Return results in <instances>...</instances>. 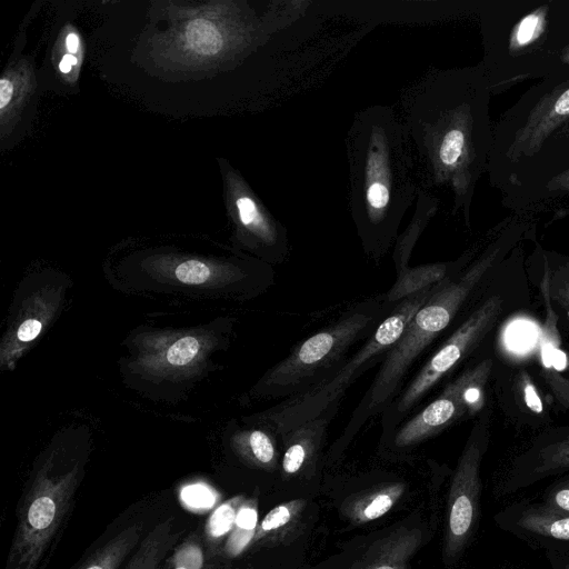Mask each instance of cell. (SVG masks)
<instances>
[{
	"mask_svg": "<svg viewBox=\"0 0 569 569\" xmlns=\"http://www.w3.org/2000/svg\"><path fill=\"white\" fill-rule=\"evenodd\" d=\"M66 47L69 53H76L79 49V37L71 32L66 37Z\"/></svg>",
	"mask_w": 569,
	"mask_h": 569,
	"instance_id": "836d02e7",
	"label": "cell"
},
{
	"mask_svg": "<svg viewBox=\"0 0 569 569\" xmlns=\"http://www.w3.org/2000/svg\"><path fill=\"white\" fill-rule=\"evenodd\" d=\"M74 64H77V58L71 53H66L59 63V69L61 72L68 73Z\"/></svg>",
	"mask_w": 569,
	"mask_h": 569,
	"instance_id": "d6a6232c",
	"label": "cell"
},
{
	"mask_svg": "<svg viewBox=\"0 0 569 569\" xmlns=\"http://www.w3.org/2000/svg\"><path fill=\"white\" fill-rule=\"evenodd\" d=\"M437 286L396 303L376 330L332 376L299 395L282 400L262 415V422L281 437L300 423L336 410L356 379L382 362Z\"/></svg>",
	"mask_w": 569,
	"mask_h": 569,
	"instance_id": "8992f818",
	"label": "cell"
},
{
	"mask_svg": "<svg viewBox=\"0 0 569 569\" xmlns=\"http://www.w3.org/2000/svg\"><path fill=\"white\" fill-rule=\"evenodd\" d=\"M199 341L191 336L177 340L167 351V360L173 366L189 363L199 351Z\"/></svg>",
	"mask_w": 569,
	"mask_h": 569,
	"instance_id": "484cf974",
	"label": "cell"
},
{
	"mask_svg": "<svg viewBox=\"0 0 569 569\" xmlns=\"http://www.w3.org/2000/svg\"><path fill=\"white\" fill-rule=\"evenodd\" d=\"M300 506L299 501H292L283 505H279L271 509L262 519L259 527H257L256 536L253 541L260 539L263 535L276 531L287 526L298 511Z\"/></svg>",
	"mask_w": 569,
	"mask_h": 569,
	"instance_id": "cb8c5ba5",
	"label": "cell"
},
{
	"mask_svg": "<svg viewBox=\"0 0 569 569\" xmlns=\"http://www.w3.org/2000/svg\"><path fill=\"white\" fill-rule=\"evenodd\" d=\"M42 325L36 319H28L19 327L17 336L20 341H31L41 331Z\"/></svg>",
	"mask_w": 569,
	"mask_h": 569,
	"instance_id": "f1b7e54d",
	"label": "cell"
},
{
	"mask_svg": "<svg viewBox=\"0 0 569 569\" xmlns=\"http://www.w3.org/2000/svg\"><path fill=\"white\" fill-rule=\"evenodd\" d=\"M178 535L172 532L171 519L158 523L140 542L124 569H159Z\"/></svg>",
	"mask_w": 569,
	"mask_h": 569,
	"instance_id": "5bb4252c",
	"label": "cell"
},
{
	"mask_svg": "<svg viewBox=\"0 0 569 569\" xmlns=\"http://www.w3.org/2000/svg\"><path fill=\"white\" fill-rule=\"evenodd\" d=\"M140 536L139 525L129 526L90 556L80 569H118L137 547Z\"/></svg>",
	"mask_w": 569,
	"mask_h": 569,
	"instance_id": "9a60e30c",
	"label": "cell"
},
{
	"mask_svg": "<svg viewBox=\"0 0 569 569\" xmlns=\"http://www.w3.org/2000/svg\"><path fill=\"white\" fill-rule=\"evenodd\" d=\"M451 263H428L413 268H407L397 274L396 281L390 289L383 293V299L389 305L413 296L422 290L432 288L456 271H451Z\"/></svg>",
	"mask_w": 569,
	"mask_h": 569,
	"instance_id": "4fadbf2b",
	"label": "cell"
},
{
	"mask_svg": "<svg viewBox=\"0 0 569 569\" xmlns=\"http://www.w3.org/2000/svg\"><path fill=\"white\" fill-rule=\"evenodd\" d=\"M403 492L402 485H392L372 492L353 508V517L360 521H371L387 513Z\"/></svg>",
	"mask_w": 569,
	"mask_h": 569,
	"instance_id": "ac0fdd59",
	"label": "cell"
},
{
	"mask_svg": "<svg viewBox=\"0 0 569 569\" xmlns=\"http://www.w3.org/2000/svg\"><path fill=\"white\" fill-rule=\"evenodd\" d=\"M545 274L541 281V292L545 302L546 316L538 333L537 357L542 378L557 401L569 408V379L563 371L568 369V360L561 351L560 333L558 331V315L551 303L550 276L547 259L545 260Z\"/></svg>",
	"mask_w": 569,
	"mask_h": 569,
	"instance_id": "7c38bea8",
	"label": "cell"
},
{
	"mask_svg": "<svg viewBox=\"0 0 569 569\" xmlns=\"http://www.w3.org/2000/svg\"><path fill=\"white\" fill-rule=\"evenodd\" d=\"M502 299L487 298L430 355L412 379L385 410L381 426L389 436L418 403L483 340L498 320Z\"/></svg>",
	"mask_w": 569,
	"mask_h": 569,
	"instance_id": "ba28073f",
	"label": "cell"
},
{
	"mask_svg": "<svg viewBox=\"0 0 569 569\" xmlns=\"http://www.w3.org/2000/svg\"><path fill=\"white\" fill-rule=\"evenodd\" d=\"M523 227L525 223H517L505 230L472 263L437 286L380 363L338 439V446L342 448L350 442L370 419L383 413L392 403L416 361L449 327L483 278L518 241L525 232Z\"/></svg>",
	"mask_w": 569,
	"mask_h": 569,
	"instance_id": "3957f363",
	"label": "cell"
},
{
	"mask_svg": "<svg viewBox=\"0 0 569 569\" xmlns=\"http://www.w3.org/2000/svg\"><path fill=\"white\" fill-rule=\"evenodd\" d=\"M468 417L462 400L459 378L446 388L415 416L402 421L388 437L396 449L415 447Z\"/></svg>",
	"mask_w": 569,
	"mask_h": 569,
	"instance_id": "8fae6325",
	"label": "cell"
},
{
	"mask_svg": "<svg viewBox=\"0 0 569 569\" xmlns=\"http://www.w3.org/2000/svg\"><path fill=\"white\" fill-rule=\"evenodd\" d=\"M213 27L203 20L191 22L186 33L191 48L198 52H217L220 49L221 39Z\"/></svg>",
	"mask_w": 569,
	"mask_h": 569,
	"instance_id": "7402d4cb",
	"label": "cell"
},
{
	"mask_svg": "<svg viewBox=\"0 0 569 569\" xmlns=\"http://www.w3.org/2000/svg\"><path fill=\"white\" fill-rule=\"evenodd\" d=\"M272 432L276 431H272L270 427L268 429H253L246 437L249 458L260 467L273 468L277 465V438L274 439Z\"/></svg>",
	"mask_w": 569,
	"mask_h": 569,
	"instance_id": "44dd1931",
	"label": "cell"
},
{
	"mask_svg": "<svg viewBox=\"0 0 569 569\" xmlns=\"http://www.w3.org/2000/svg\"><path fill=\"white\" fill-rule=\"evenodd\" d=\"M562 67L563 69H569V49L562 57Z\"/></svg>",
	"mask_w": 569,
	"mask_h": 569,
	"instance_id": "d590c367",
	"label": "cell"
},
{
	"mask_svg": "<svg viewBox=\"0 0 569 569\" xmlns=\"http://www.w3.org/2000/svg\"><path fill=\"white\" fill-rule=\"evenodd\" d=\"M417 530L392 535L379 545L378 552L366 569H405L406 561L419 543Z\"/></svg>",
	"mask_w": 569,
	"mask_h": 569,
	"instance_id": "2e32d148",
	"label": "cell"
},
{
	"mask_svg": "<svg viewBox=\"0 0 569 569\" xmlns=\"http://www.w3.org/2000/svg\"><path fill=\"white\" fill-rule=\"evenodd\" d=\"M525 529L560 540H569V516L548 512H529L519 521Z\"/></svg>",
	"mask_w": 569,
	"mask_h": 569,
	"instance_id": "ffe728a7",
	"label": "cell"
},
{
	"mask_svg": "<svg viewBox=\"0 0 569 569\" xmlns=\"http://www.w3.org/2000/svg\"><path fill=\"white\" fill-rule=\"evenodd\" d=\"M553 500L558 510L569 513V488L557 491Z\"/></svg>",
	"mask_w": 569,
	"mask_h": 569,
	"instance_id": "1f68e13d",
	"label": "cell"
},
{
	"mask_svg": "<svg viewBox=\"0 0 569 569\" xmlns=\"http://www.w3.org/2000/svg\"><path fill=\"white\" fill-rule=\"evenodd\" d=\"M258 525L256 500H244L238 510L233 529L226 539L223 551L228 557H236L253 541Z\"/></svg>",
	"mask_w": 569,
	"mask_h": 569,
	"instance_id": "e0dca14e",
	"label": "cell"
},
{
	"mask_svg": "<svg viewBox=\"0 0 569 569\" xmlns=\"http://www.w3.org/2000/svg\"><path fill=\"white\" fill-rule=\"evenodd\" d=\"M485 59L490 92L517 80L549 77L565 70L569 49V3L497 2L482 18Z\"/></svg>",
	"mask_w": 569,
	"mask_h": 569,
	"instance_id": "277c9868",
	"label": "cell"
},
{
	"mask_svg": "<svg viewBox=\"0 0 569 569\" xmlns=\"http://www.w3.org/2000/svg\"><path fill=\"white\" fill-rule=\"evenodd\" d=\"M488 442V418L482 416L467 440L458 461L449 495L446 552L455 555L475 522L480 492L479 467Z\"/></svg>",
	"mask_w": 569,
	"mask_h": 569,
	"instance_id": "30bf717a",
	"label": "cell"
},
{
	"mask_svg": "<svg viewBox=\"0 0 569 569\" xmlns=\"http://www.w3.org/2000/svg\"><path fill=\"white\" fill-rule=\"evenodd\" d=\"M169 569H180V568H169ZM204 569H209L208 567H206Z\"/></svg>",
	"mask_w": 569,
	"mask_h": 569,
	"instance_id": "8d00e7d4",
	"label": "cell"
},
{
	"mask_svg": "<svg viewBox=\"0 0 569 569\" xmlns=\"http://www.w3.org/2000/svg\"><path fill=\"white\" fill-rule=\"evenodd\" d=\"M186 506L193 509H210L218 500V493L202 483L184 487L180 493Z\"/></svg>",
	"mask_w": 569,
	"mask_h": 569,
	"instance_id": "d4e9b609",
	"label": "cell"
},
{
	"mask_svg": "<svg viewBox=\"0 0 569 569\" xmlns=\"http://www.w3.org/2000/svg\"><path fill=\"white\" fill-rule=\"evenodd\" d=\"M568 117L569 69H565L531 88L497 124L488 164L491 182L532 158Z\"/></svg>",
	"mask_w": 569,
	"mask_h": 569,
	"instance_id": "52a82bcc",
	"label": "cell"
},
{
	"mask_svg": "<svg viewBox=\"0 0 569 569\" xmlns=\"http://www.w3.org/2000/svg\"><path fill=\"white\" fill-rule=\"evenodd\" d=\"M13 94V86L10 79L2 78L0 80V109L3 111L10 103Z\"/></svg>",
	"mask_w": 569,
	"mask_h": 569,
	"instance_id": "4dcf8cb0",
	"label": "cell"
},
{
	"mask_svg": "<svg viewBox=\"0 0 569 569\" xmlns=\"http://www.w3.org/2000/svg\"><path fill=\"white\" fill-rule=\"evenodd\" d=\"M490 87L482 64L427 76L403 100L405 126L420 179L447 186L469 222L476 184L488 170L493 132Z\"/></svg>",
	"mask_w": 569,
	"mask_h": 569,
	"instance_id": "6da1fadb",
	"label": "cell"
},
{
	"mask_svg": "<svg viewBox=\"0 0 569 569\" xmlns=\"http://www.w3.org/2000/svg\"><path fill=\"white\" fill-rule=\"evenodd\" d=\"M176 277L183 283H202L210 277L207 264L197 260H188L176 269Z\"/></svg>",
	"mask_w": 569,
	"mask_h": 569,
	"instance_id": "4316f807",
	"label": "cell"
},
{
	"mask_svg": "<svg viewBox=\"0 0 569 569\" xmlns=\"http://www.w3.org/2000/svg\"><path fill=\"white\" fill-rule=\"evenodd\" d=\"M520 390L526 407L537 415L543 413V402L540 395L526 372H523L520 378Z\"/></svg>",
	"mask_w": 569,
	"mask_h": 569,
	"instance_id": "83f0119b",
	"label": "cell"
},
{
	"mask_svg": "<svg viewBox=\"0 0 569 569\" xmlns=\"http://www.w3.org/2000/svg\"><path fill=\"white\" fill-rule=\"evenodd\" d=\"M246 499L241 496L233 497L214 509L204 527L207 542L214 547L222 538L228 537L233 529L237 513Z\"/></svg>",
	"mask_w": 569,
	"mask_h": 569,
	"instance_id": "d6986e66",
	"label": "cell"
},
{
	"mask_svg": "<svg viewBox=\"0 0 569 569\" xmlns=\"http://www.w3.org/2000/svg\"><path fill=\"white\" fill-rule=\"evenodd\" d=\"M568 369H569V359H568ZM569 371V370H568Z\"/></svg>",
	"mask_w": 569,
	"mask_h": 569,
	"instance_id": "74e56055",
	"label": "cell"
},
{
	"mask_svg": "<svg viewBox=\"0 0 569 569\" xmlns=\"http://www.w3.org/2000/svg\"><path fill=\"white\" fill-rule=\"evenodd\" d=\"M568 569H569V566H568Z\"/></svg>",
	"mask_w": 569,
	"mask_h": 569,
	"instance_id": "f35d334b",
	"label": "cell"
},
{
	"mask_svg": "<svg viewBox=\"0 0 569 569\" xmlns=\"http://www.w3.org/2000/svg\"><path fill=\"white\" fill-rule=\"evenodd\" d=\"M569 461V438L562 442L555 453V460Z\"/></svg>",
	"mask_w": 569,
	"mask_h": 569,
	"instance_id": "e575fe53",
	"label": "cell"
},
{
	"mask_svg": "<svg viewBox=\"0 0 569 569\" xmlns=\"http://www.w3.org/2000/svg\"><path fill=\"white\" fill-rule=\"evenodd\" d=\"M395 305L383 296L351 306L333 322L297 343L273 366L257 387L260 396L288 399L332 376L351 356L353 347L367 340Z\"/></svg>",
	"mask_w": 569,
	"mask_h": 569,
	"instance_id": "5b68a950",
	"label": "cell"
},
{
	"mask_svg": "<svg viewBox=\"0 0 569 569\" xmlns=\"http://www.w3.org/2000/svg\"><path fill=\"white\" fill-rule=\"evenodd\" d=\"M72 477L42 478L26 495L4 569H37L71 506Z\"/></svg>",
	"mask_w": 569,
	"mask_h": 569,
	"instance_id": "9c48e42d",
	"label": "cell"
},
{
	"mask_svg": "<svg viewBox=\"0 0 569 569\" xmlns=\"http://www.w3.org/2000/svg\"><path fill=\"white\" fill-rule=\"evenodd\" d=\"M347 146L351 216L366 253L379 260L421 180L415 148L405 123L385 106L357 114Z\"/></svg>",
	"mask_w": 569,
	"mask_h": 569,
	"instance_id": "7a4b0ae2",
	"label": "cell"
},
{
	"mask_svg": "<svg viewBox=\"0 0 569 569\" xmlns=\"http://www.w3.org/2000/svg\"><path fill=\"white\" fill-rule=\"evenodd\" d=\"M550 293L551 297L569 308V271L565 272L560 286L550 282Z\"/></svg>",
	"mask_w": 569,
	"mask_h": 569,
	"instance_id": "f546056e",
	"label": "cell"
},
{
	"mask_svg": "<svg viewBox=\"0 0 569 569\" xmlns=\"http://www.w3.org/2000/svg\"><path fill=\"white\" fill-rule=\"evenodd\" d=\"M169 568L204 569V557L201 546L193 537L181 543L168 559Z\"/></svg>",
	"mask_w": 569,
	"mask_h": 569,
	"instance_id": "603a6c76",
	"label": "cell"
}]
</instances>
